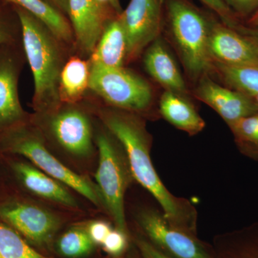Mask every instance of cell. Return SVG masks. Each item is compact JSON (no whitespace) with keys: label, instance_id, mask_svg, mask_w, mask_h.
<instances>
[{"label":"cell","instance_id":"836d02e7","mask_svg":"<svg viewBox=\"0 0 258 258\" xmlns=\"http://www.w3.org/2000/svg\"><path fill=\"white\" fill-rule=\"evenodd\" d=\"M248 96L252 98V101H254V103H255L256 106H257L258 108V93H254V94L250 95V96Z\"/></svg>","mask_w":258,"mask_h":258},{"label":"cell","instance_id":"8fae6325","mask_svg":"<svg viewBox=\"0 0 258 258\" xmlns=\"http://www.w3.org/2000/svg\"><path fill=\"white\" fill-rule=\"evenodd\" d=\"M0 219L35 244L47 243L60 226V220L44 208L25 202L0 205Z\"/></svg>","mask_w":258,"mask_h":258},{"label":"cell","instance_id":"f546056e","mask_svg":"<svg viewBox=\"0 0 258 258\" xmlns=\"http://www.w3.org/2000/svg\"><path fill=\"white\" fill-rule=\"evenodd\" d=\"M232 29L245 37L258 51V28H252L240 23Z\"/></svg>","mask_w":258,"mask_h":258},{"label":"cell","instance_id":"6da1fadb","mask_svg":"<svg viewBox=\"0 0 258 258\" xmlns=\"http://www.w3.org/2000/svg\"><path fill=\"white\" fill-rule=\"evenodd\" d=\"M13 8L20 20L24 51L33 76L32 106L37 114L50 113L62 104L59 84L70 47L26 10Z\"/></svg>","mask_w":258,"mask_h":258},{"label":"cell","instance_id":"d6986e66","mask_svg":"<svg viewBox=\"0 0 258 258\" xmlns=\"http://www.w3.org/2000/svg\"><path fill=\"white\" fill-rule=\"evenodd\" d=\"M91 63L81 56H71L60 78L59 92L62 103H79L89 89Z\"/></svg>","mask_w":258,"mask_h":258},{"label":"cell","instance_id":"d6a6232c","mask_svg":"<svg viewBox=\"0 0 258 258\" xmlns=\"http://www.w3.org/2000/svg\"><path fill=\"white\" fill-rule=\"evenodd\" d=\"M246 24H247V26L258 28V10L252 16L249 17L246 20Z\"/></svg>","mask_w":258,"mask_h":258},{"label":"cell","instance_id":"5b68a950","mask_svg":"<svg viewBox=\"0 0 258 258\" xmlns=\"http://www.w3.org/2000/svg\"><path fill=\"white\" fill-rule=\"evenodd\" d=\"M89 89L110 107L129 112L149 108L152 88L142 76L125 68L91 66Z\"/></svg>","mask_w":258,"mask_h":258},{"label":"cell","instance_id":"4316f807","mask_svg":"<svg viewBox=\"0 0 258 258\" xmlns=\"http://www.w3.org/2000/svg\"><path fill=\"white\" fill-rule=\"evenodd\" d=\"M236 18L247 20L258 10V0H222Z\"/></svg>","mask_w":258,"mask_h":258},{"label":"cell","instance_id":"603a6c76","mask_svg":"<svg viewBox=\"0 0 258 258\" xmlns=\"http://www.w3.org/2000/svg\"><path fill=\"white\" fill-rule=\"evenodd\" d=\"M93 243L88 232L74 228L60 237L58 247L61 254L66 257L76 258L89 253L93 248Z\"/></svg>","mask_w":258,"mask_h":258},{"label":"cell","instance_id":"ba28073f","mask_svg":"<svg viewBox=\"0 0 258 258\" xmlns=\"http://www.w3.org/2000/svg\"><path fill=\"white\" fill-rule=\"evenodd\" d=\"M23 40L0 46V135L28 121L18 94V82L26 61Z\"/></svg>","mask_w":258,"mask_h":258},{"label":"cell","instance_id":"44dd1931","mask_svg":"<svg viewBox=\"0 0 258 258\" xmlns=\"http://www.w3.org/2000/svg\"><path fill=\"white\" fill-rule=\"evenodd\" d=\"M222 79L232 88L247 95L258 93V66H226L213 63Z\"/></svg>","mask_w":258,"mask_h":258},{"label":"cell","instance_id":"4fadbf2b","mask_svg":"<svg viewBox=\"0 0 258 258\" xmlns=\"http://www.w3.org/2000/svg\"><path fill=\"white\" fill-rule=\"evenodd\" d=\"M195 95L216 111L228 124L258 113L257 106L250 97L220 86L207 74L200 78Z\"/></svg>","mask_w":258,"mask_h":258},{"label":"cell","instance_id":"ffe728a7","mask_svg":"<svg viewBox=\"0 0 258 258\" xmlns=\"http://www.w3.org/2000/svg\"><path fill=\"white\" fill-rule=\"evenodd\" d=\"M159 109L167 121L187 133L197 134L205 128V121L198 112L177 93L166 90L161 97Z\"/></svg>","mask_w":258,"mask_h":258},{"label":"cell","instance_id":"9a60e30c","mask_svg":"<svg viewBox=\"0 0 258 258\" xmlns=\"http://www.w3.org/2000/svg\"><path fill=\"white\" fill-rule=\"evenodd\" d=\"M144 64L148 74L166 91L179 95L186 92L184 79L160 37L147 47Z\"/></svg>","mask_w":258,"mask_h":258},{"label":"cell","instance_id":"ac0fdd59","mask_svg":"<svg viewBox=\"0 0 258 258\" xmlns=\"http://www.w3.org/2000/svg\"><path fill=\"white\" fill-rule=\"evenodd\" d=\"M2 3L26 10L48 28L60 41L75 49L72 26L66 15L45 0H2Z\"/></svg>","mask_w":258,"mask_h":258},{"label":"cell","instance_id":"e0dca14e","mask_svg":"<svg viewBox=\"0 0 258 258\" xmlns=\"http://www.w3.org/2000/svg\"><path fill=\"white\" fill-rule=\"evenodd\" d=\"M13 168L25 187L31 192L64 206H77L76 199L61 184L62 183L43 171L23 162L15 163Z\"/></svg>","mask_w":258,"mask_h":258},{"label":"cell","instance_id":"30bf717a","mask_svg":"<svg viewBox=\"0 0 258 258\" xmlns=\"http://www.w3.org/2000/svg\"><path fill=\"white\" fill-rule=\"evenodd\" d=\"M68 16L74 32L75 49L84 57L92 54L107 23L119 15L98 0H69Z\"/></svg>","mask_w":258,"mask_h":258},{"label":"cell","instance_id":"5bb4252c","mask_svg":"<svg viewBox=\"0 0 258 258\" xmlns=\"http://www.w3.org/2000/svg\"><path fill=\"white\" fill-rule=\"evenodd\" d=\"M141 225L149 237L179 258H209L203 249L189 236L171 228L159 214L144 212Z\"/></svg>","mask_w":258,"mask_h":258},{"label":"cell","instance_id":"8992f818","mask_svg":"<svg viewBox=\"0 0 258 258\" xmlns=\"http://www.w3.org/2000/svg\"><path fill=\"white\" fill-rule=\"evenodd\" d=\"M99 162L96 174L99 193L118 230L124 232V195L126 179L118 149L111 137L101 132L96 137Z\"/></svg>","mask_w":258,"mask_h":258},{"label":"cell","instance_id":"83f0119b","mask_svg":"<svg viewBox=\"0 0 258 258\" xmlns=\"http://www.w3.org/2000/svg\"><path fill=\"white\" fill-rule=\"evenodd\" d=\"M103 248L108 253L118 255L124 250L126 238L123 231L111 230L103 242Z\"/></svg>","mask_w":258,"mask_h":258},{"label":"cell","instance_id":"d4e9b609","mask_svg":"<svg viewBox=\"0 0 258 258\" xmlns=\"http://www.w3.org/2000/svg\"><path fill=\"white\" fill-rule=\"evenodd\" d=\"M229 125L241 138L258 142V113L244 117Z\"/></svg>","mask_w":258,"mask_h":258},{"label":"cell","instance_id":"277c9868","mask_svg":"<svg viewBox=\"0 0 258 258\" xmlns=\"http://www.w3.org/2000/svg\"><path fill=\"white\" fill-rule=\"evenodd\" d=\"M0 148L27 158L37 169L81 194L91 203H99L98 194L89 181L61 163L48 150L38 130L28 121L2 134Z\"/></svg>","mask_w":258,"mask_h":258},{"label":"cell","instance_id":"e575fe53","mask_svg":"<svg viewBox=\"0 0 258 258\" xmlns=\"http://www.w3.org/2000/svg\"><path fill=\"white\" fill-rule=\"evenodd\" d=\"M2 5H3V4H2V3H0V6H1Z\"/></svg>","mask_w":258,"mask_h":258},{"label":"cell","instance_id":"7c38bea8","mask_svg":"<svg viewBox=\"0 0 258 258\" xmlns=\"http://www.w3.org/2000/svg\"><path fill=\"white\" fill-rule=\"evenodd\" d=\"M208 51L212 64L258 66V51L245 37L214 18L209 34Z\"/></svg>","mask_w":258,"mask_h":258},{"label":"cell","instance_id":"2e32d148","mask_svg":"<svg viewBox=\"0 0 258 258\" xmlns=\"http://www.w3.org/2000/svg\"><path fill=\"white\" fill-rule=\"evenodd\" d=\"M126 39L119 16H117L107 23L88 60L91 66L121 68L126 61Z\"/></svg>","mask_w":258,"mask_h":258},{"label":"cell","instance_id":"4dcf8cb0","mask_svg":"<svg viewBox=\"0 0 258 258\" xmlns=\"http://www.w3.org/2000/svg\"><path fill=\"white\" fill-rule=\"evenodd\" d=\"M139 246L146 258H169L161 253L159 251L146 242H141Z\"/></svg>","mask_w":258,"mask_h":258},{"label":"cell","instance_id":"484cf974","mask_svg":"<svg viewBox=\"0 0 258 258\" xmlns=\"http://www.w3.org/2000/svg\"><path fill=\"white\" fill-rule=\"evenodd\" d=\"M200 1L205 6L208 7L209 9L218 17L222 23L227 26L232 28L240 23V20L236 18L235 15L227 8V5L222 0H200Z\"/></svg>","mask_w":258,"mask_h":258},{"label":"cell","instance_id":"1f68e13d","mask_svg":"<svg viewBox=\"0 0 258 258\" xmlns=\"http://www.w3.org/2000/svg\"><path fill=\"white\" fill-rule=\"evenodd\" d=\"M62 14L68 15L69 13V0H45Z\"/></svg>","mask_w":258,"mask_h":258},{"label":"cell","instance_id":"7a4b0ae2","mask_svg":"<svg viewBox=\"0 0 258 258\" xmlns=\"http://www.w3.org/2000/svg\"><path fill=\"white\" fill-rule=\"evenodd\" d=\"M98 115L125 149L134 179L157 200L164 212V218L179 222L182 219L181 207L161 182L154 169L149 154V137L142 120L133 112L113 107L101 108Z\"/></svg>","mask_w":258,"mask_h":258},{"label":"cell","instance_id":"52a82bcc","mask_svg":"<svg viewBox=\"0 0 258 258\" xmlns=\"http://www.w3.org/2000/svg\"><path fill=\"white\" fill-rule=\"evenodd\" d=\"M164 19V0H130L119 15L126 39L127 62L160 37Z\"/></svg>","mask_w":258,"mask_h":258},{"label":"cell","instance_id":"f1b7e54d","mask_svg":"<svg viewBox=\"0 0 258 258\" xmlns=\"http://www.w3.org/2000/svg\"><path fill=\"white\" fill-rule=\"evenodd\" d=\"M111 230V227L107 222L96 221L90 225L88 232L93 242L103 244V241Z\"/></svg>","mask_w":258,"mask_h":258},{"label":"cell","instance_id":"9c48e42d","mask_svg":"<svg viewBox=\"0 0 258 258\" xmlns=\"http://www.w3.org/2000/svg\"><path fill=\"white\" fill-rule=\"evenodd\" d=\"M36 115L46 121L49 133L70 154L87 157L92 153V123L79 103H62L55 111Z\"/></svg>","mask_w":258,"mask_h":258},{"label":"cell","instance_id":"3957f363","mask_svg":"<svg viewBox=\"0 0 258 258\" xmlns=\"http://www.w3.org/2000/svg\"><path fill=\"white\" fill-rule=\"evenodd\" d=\"M213 19L189 0H164V28L191 79H200L212 67L208 40Z\"/></svg>","mask_w":258,"mask_h":258},{"label":"cell","instance_id":"cb8c5ba5","mask_svg":"<svg viewBox=\"0 0 258 258\" xmlns=\"http://www.w3.org/2000/svg\"><path fill=\"white\" fill-rule=\"evenodd\" d=\"M22 41L20 20L12 5L0 6V46Z\"/></svg>","mask_w":258,"mask_h":258},{"label":"cell","instance_id":"7402d4cb","mask_svg":"<svg viewBox=\"0 0 258 258\" xmlns=\"http://www.w3.org/2000/svg\"><path fill=\"white\" fill-rule=\"evenodd\" d=\"M0 258H49L39 253L14 229L0 223Z\"/></svg>","mask_w":258,"mask_h":258}]
</instances>
